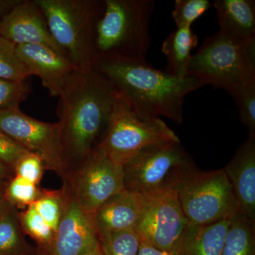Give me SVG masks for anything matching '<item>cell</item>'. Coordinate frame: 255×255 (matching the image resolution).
Returning a JSON list of instances; mask_svg holds the SVG:
<instances>
[{
    "mask_svg": "<svg viewBox=\"0 0 255 255\" xmlns=\"http://www.w3.org/2000/svg\"><path fill=\"white\" fill-rule=\"evenodd\" d=\"M58 97L60 142L69 174L105 134L113 113L116 91L93 68L78 70Z\"/></svg>",
    "mask_w": 255,
    "mask_h": 255,
    "instance_id": "6da1fadb",
    "label": "cell"
},
{
    "mask_svg": "<svg viewBox=\"0 0 255 255\" xmlns=\"http://www.w3.org/2000/svg\"><path fill=\"white\" fill-rule=\"evenodd\" d=\"M94 68L105 77L132 110L144 119L183 120V105L191 92L204 87L198 78H179L153 68L146 60H101Z\"/></svg>",
    "mask_w": 255,
    "mask_h": 255,
    "instance_id": "7a4b0ae2",
    "label": "cell"
},
{
    "mask_svg": "<svg viewBox=\"0 0 255 255\" xmlns=\"http://www.w3.org/2000/svg\"><path fill=\"white\" fill-rule=\"evenodd\" d=\"M104 3L96 25L95 63L115 58L146 60L155 1L105 0Z\"/></svg>",
    "mask_w": 255,
    "mask_h": 255,
    "instance_id": "3957f363",
    "label": "cell"
},
{
    "mask_svg": "<svg viewBox=\"0 0 255 255\" xmlns=\"http://www.w3.org/2000/svg\"><path fill=\"white\" fill-rule=\"evenodd\" d=\"M194 77L231 95L255 85V39L242 41L217 31L205 38L188 68Z\"/></svg>",
    "mask_w": 255,
    "mask_h": 255,
    "instance_id": "277c9868",
    "label": "cell"
},
{
    "mask_svg": "<svg viewBox=\"0 0 255 255\" xmlns=\"http://www.w3.org/2000/svg\"><path fill=\"white\" fill-rule=\"evenodd\" d=\"M53 39L79 70L95 64L96 25L103 12L104 1L36 0Z\"/></svg>",
    "mask_w": 255,
    "mask_h": 255,
    "instance_id": "5b68a950",
    "label": "cell"
},
{
    "mask_svg": "<svg viewBox=\"0 0 255 255\" xmlns=\"http://www.w3.org/2000/svg\"><path fill=\"white\" fill-rule=\"evenodd\" d=\"M179 141L175 132L162 119L139 117L125 99L116 92L110 124L95 148L124 165L147 147Z\"/></svg>",
    "mask_w": 255,
    "mask_h": 255,
    "instance_id": "8992f818",
    "label": "cell"
},
{
    "mask_svg": "<svg viewBox=\"0 0 255 255\" xmlns=\"http://www.w3.org/2000/svg\"><path fill=\"white\" fill-rule=\"evenodd\" d=\"M189 224H212L231 219L239 211L232 185L223 169L188 172L175 188Z\"/></svg>",
    "mask_w": 255,
    "mask_h": 255,
    "instance_id": "52a82bcc",
    "label": "cell"
},
{
    "mask_svg": "<svg viewBox=\"0 0 255 255\" xmlns=\"http://www.w3.org/2000/svg\"><path fill=\"white\" fill-rule=\"evenodd\" d=\"M195 167L180 141L152 146L124 164V187L142 194L175 189Z\"/></svg>",
    "mask_w": 255,
    "mask_h": 255,
    "instance_id": "ba28073f",
    "label": "cell"
},
{
    "mask_svg": "<svg viewBox=\"0 0 255 255\" xmlns=\"http://www.w3.org/2000/svg\"><path fill=\"white\" fill-rule=\"evenodd\" d=\"M64 181L80 207L90 214L114 194L126 189L123 165L96 148Z\"/></svg>",
    "mask_w": 255,
    "mask_h": 255,
    "instance_id": "9c48e42d",
    "label": "cell"
},
{
    "mask_svg": "<svg viewBox=\"0 0 255 255\" xmlns=\"http://www.w3.org/2000/svg\"><path fill=\"white\" fill-rule=\"evenodd\" d=\"M0 130L15 142L41 157L45 169L63 178L68 174L60 142L59 122L32 118L19 107L0 110Z\"/></svg>",
    "mask_w": 255,
    "mask_h": 255,
    "instance_id": "30bf717a",
    "label": "cell"
},
{
    "mask_svg": "<svg viewBox=\"0 0 255 255\" xmlns=\"http://www.w3.org/2000/svg\"><path fill=\"white\" fill-rule=\"evenodd\" d=\"M144 196L145 204L135 231L152 246L174 255L189 225L175 189Z\"/></svg>",
    "mask_w": 255,
    "mask_h": 255,
    "instance_id": "8fae6325",
    "label": "cell"
},
{
    "mask_svg": "<svg viewBox=\"0 0 255 255\" xmlns=\"http://www.w3.org/2000/svg\"><path fill=\"white\" fill-rule=\"evenodd\" d=\"M64 187L66 201L51 255H84L100 245L93 214L82 209Z\"/></svg>",
    "mask_w": 255,
    "mask_h": 255,
    "instance_id": "7c38bea8",
    "label": "cell"
},
{
    "mask_svg": "<svg viewBox=\"0 0 255 255\" xmlns=\"http://www.w3.org/2000/svg\"><path fill=\"white\" fill-rule=\"evenodd\" d=\"M16 53L30 75H36L53 97H59L79 70L68 57L46 45H17Z\"/></svg>",
    "mask_w": 255,
    "mask_h": 255,
    "instance_id": "4fadbf2b",
    "label": "cell"
},
{
    "mask_svg": "<svg viewBox=\"0 0 255 255\" xmlns=\"http://www.w3.org/2000/svg\"><path fill=\"white\" fill-rule=\"evenodd\" d=\"M0 36L16 46L46 45L65 55L53 39L44 14L36 0H21L0 21Z\"/></svg>",
    "mask_w": 255,
    "mask_h": 255,
    "instance_id": "5bb4252c",
    "label": "cell"
},
{
    "mask_svg": "<svg viewBox=\"0 0 255 255\" xmlns=\"http://www.w3.org/2000/svg\"><path fill=\"white\" fill-rule=\"evenodd\" d=\"M237 200L239 212L255 225V134H249L223 168Z\"/></svg>",
    "mask_w": 255,
    "mask_h": 255,
    "instance_id": "9a60e30c",
    "label": "cell"
},
{
    "mask_svg": "<svg viewBox=\"0 0 255 255\" xmlns=\"http://www.w3.org/2000/svg\"><path fill=\"white\" fill-rule=\"evenodd\" d=\"M144 204L145 196L140 193L124 189L114 194L92 214L99 238L135 230Z\"/></svg>",
    "mask_w": 255,
    "mask_h": 255,
    "instance_id": "2e32d148",
    "label": "cell"
},
{
    "mask_svg": "<svg viewBox=\"0 0 255 255\" xmlns=\"http://www.w3.org/2000/svg\"><path fill=\"white\" fill-rule=\"evenodd\" d=\"M219 31L242 41L255 39L254 0H215Z\"/></svg>",
    "mask_w": 255,
    "mask_h": 255,
    "instance_id": "e0dca14e",
    "label": "cell"
},
{
    "mask_svg": "<svg viewBox=\"0 0 255 255\" xmlns=\"http://www.w3.org/2000/svg\"><path fill=\"white\" fill-rule=\"evenodd\" d=\"M231 219L212 224L188 225L174 255H221Z\"/></svg>",
    "mask_w": 255,
    "mask_h": 255,
    "instance_id": "ac0fdd59",
    "label": "cell"
},
{
    "mask_svg": "<svg viewBox=\"0 0 255 255\" xmlns=\"http://www.w3.org/2000/svg\"><path fill=\"white\" fill-rule=\"evenodd\" d=\"M18 214L4 196L0 200V255H42L25 238Z\"/></svg>",
    "mask_w": 255,
    "mask_h": 255,
    "instance_id": "d6986e66",
    "label": "cell"
},
{
    "mask_svg": "<svg viewBox=\"0 0 255 255\" xmlns=\"http://www.w3.org/2000/svg\"><path fill=\"white\" fill-rule=\"evenodd\" d=\"M198 44V36L191 28H177L164 40L162 52L167 60L166 72L179 78L188 77L191 51Z\"/></svg>",
    "mask_w": 255,
    "mask_h": 255,
    "instance_id": "ffe728a7",
    "label": "cell"
},
{
    "mask_svg": "<svg viewBox=\"0 0 255 255\" xmlns=\"http://www.w3.org/2000/svg\"><path fill=\"white\" fill-rule=\"evenodd\" d=\"M221 255H255V225L239 211L231 219Z\"/></svg>",
    "mask_w": 255,
    "mask_h": 255,
    "instance_id": "44dd1931",
    "label": "cell"
},
{
    "mask_svg": "<svg viewBox=\"0 0 255 255\" xmlns=\"http://www.w3.org/2000/svg\"><path fill=\"white\" fill-rule=\"evenodd\" d=\"M18 219L24 234L28 235L37 244L42 255H51L54 245L55 231L31 205L18 211Z\"/></svg>",
    "mask_w": 255,
    "mask_h": 255,
    "instance_id": "7402d4cb",
    "label": "cell"
},
{
    "mask_svg": "<svg viewBox=\"0 0 255 255\" xmlns=\"http://www.w3.org/2000/svg\"><path fill=\"white\" fill-rule=\"evenodd\" d=\"M66 201L65 187L58 190L41 189L40 195L32 205L37 212L56 232Z\"/></svg>",
    "mask_w": 255,
    "mask_h": 255,
    "instance_id": "603a6c76",
    "label": "cell"
},
{
    "mask_svg": "<svg viewBox=\"0 0 255 255\" xmlns=\"http://www.w3.org/2000/svg\"><path fill=\"white\" fill-rule=\"evenodd\" d=\"M99 238L103 255H137L141 241L135 230L111 233Z\"/></svg>",
    "mask_w": 255,
    "mask_h": 255,
    "instance_id": "cb8c5ba5",
    "label": "cell"
},
{
    "mask_svg": "<svg viewBox=\"0 0 255 255\" xmlns=\"http://www.w3.org/2000/svg\"><path fill=\"white\" fill-rule=\"evenodd\" d=\"M16 53V45L0 36V78L25 82L31 77Z\"/></svg>",
    "mask_w": 255,
    "mask_h": 255,
    "instance_id": "d4e9b609",
    "label": "cell"
},
{
    "mask_svg": "<svg viewBox=\"0 0 255 255\" xmlns=\"http://www.w3.org/2000/svg\"><path fill=\"white\" fill-rule=\"evenodd\" d=\"M41 191L36 184L14 175L6 184L4 196L16 209L24 210L35 202Z\"/></svg>",
    "mask_w": 255,
    "mask_h": 255,
    "instance_id": "484cf974",
    "label": "cell"
},
{
    "mask_svg": "<svg viewBox=\"0 0 255 255\" xmlns=\"http://www.w3.org/2000/svg\"><path fill=\"white\" fill-rule=\"evenodd\" d=\"M211 6L209 0H176L172 15L177 28H191Z\"/></svg>",
    "mask_w": 255,
    "mask_h": 255,
    "instance_id": "4316f807",
    "label": "cell"
},
{
    "mask_svg": "<svg viewBox=\"0 0 255 255\" xmlns=\"http://www.w3.org/2000/svg\"><path fill=\"white\" fill-rule=\"evenodd\" d=\"M231 95L237 105L241 123L248 128L249 134H255V85Z\"/></svg>",
    "mask_w": 255,
    "mask_h": 255,
    "instance_id": "83f0119b",
    "label": "cell"
},
{
    "mask_svg": "<svg viewBox=\"0 0 255 255\" xmlns=\"http://www.w3.org/2000/svg\"><path fill=\"white\" fill-rule=\"evenodd\" d=\"M25 82L0 78V110L19 107L30 93Z\"/></svg>",
    "mask_w": 255,
    "mask_h": 255,
    "instance_id": "f1b7e54d",
    "label": "cell"
},
{
    "mask_svg": "<svg viewBox=\"0 0 255 255\" xmlns=\"http://www.w3.org/2000/svg\"><path fill=\"white\" fill-rule=\"evenodd\" d=\"M45 166L39 156L28 152L23 156L15 167L14 175L29 181L38 185L44 172Z\"/></svg>",
    "mask_w": 255,
    "mask_h": 255,
    "instance_id": "f546056e",
    "label": "cell"
},
{
    "mask_svg": "<svg viewBox=\"0 0 255 255\" xmlns=\"http://www.w3.org/2000/svg\"><path fill=\"white\" fill-rule=\"evenodd\" d=\"M27 152L26 149L0 130V162L14 172L18 161Z\"/></svg>",
    "mask_w": 255,
    "mask_h": 255,
    "instance_id": "4dcf8cb0",
    "label": "cell"
},
{
    "mask_svg": "<svg viewBox=\"0 0 255 255\" xmlns=\"http://www.w3.org/2000/svg\"><path fill=\"white\" fill-rule=\"evenodd\" d=\"M141 237V236H140ZM137 255H174L158 249L141 237Z\"/></svg>",
    "mask_w": 255,
    "mask_h": 255,
    "instance_id": "1f68e13d",
    "label": "cell"
},
{
    "mask_svg": "<svg viewBox=\"0 0 255 255\" xmlns=\"http://www.w3.org/2000/svg\"><path fill=\"white\" fill-rule=\"evenodd\" d=\"M21 1V0H0V21Z\"/></svg>",
    "mask_w": 255,
    "mask_h": 255,
    "instance_id": "d6a6232c",
    "label": "cell"
},
{
    "mask_svg": "<svg viewBox=\"0 0 255 255\" xmlns=\"http://www.w3.org/2000/svg\"><path fill=\"white\" fill-rule=\"evenodd\" d=\"M14 172L7 166L0 162V178L4 179L5 180L9 181L11 178L14 177Z\"/></svg>",
    "mask_w": 255,
    "mask_h": 255,
    "instance_id": "836d02e7",
    "label": "cell"
},
{
    "mask_svg": "<svg viewBox=\"0 0 255 255\" xmlns=\"http://www.w3.org/2000/svg\"><path fill=\"white\" fill-rule=\"evenodd\" d=\"M9 181L0 178V200L4 197L5 188Z\"/></svg>",
    "mask_w": 255,
    "mask_h": 255,
    "instance_id": "e575fe53",
    "label": "cell"
},
{
    "mask_svg": "<svg viewBox=\"0 0 255 255\" xmlns=\"http://www.w3.org/2000/svg\"><path fill=\"white\" fill-rule=\"evenodd\" d=\"M84 255H103L102 250H101L100 244Z\"/></svg>",
    "mask_w": 255,
    "mask_h": 255,
    "instance_id": "d590c367",
    "label": "cell"
}]
</instances>
